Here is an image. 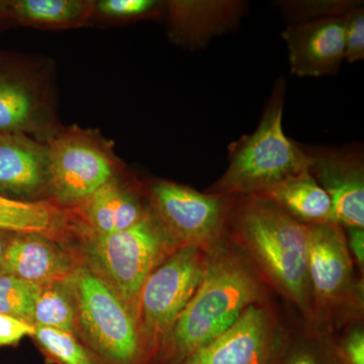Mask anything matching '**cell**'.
I'll list each match as a JSON object with an SVG mask.
<instances>
[{
  "instance_id": "6da1fadb",
  "label": "cell",
  "mask_w": 364,
  "mask_h": 364,
  "mask_svg": "<svg viewBox=\"0 0 364 364\" xmlns=\"http://www.w3.org/2000/svg\"><path fill=\"white\" fill-rule=\"evenodd\" d=\"M205 274L163 342L153 364H178L219 338L270 289L255 265L230 239L207 251Z\"/></svg>"
},
{
  "instance_id": "7a4b0ae2",
  "label": "cell",
  "mask_w": 364,
  "mask_h": 364,
  "mask_svg": "<svg viewBox=\"0 0 364 364\" xmlns=\"http://www.w3.org/2000/svg\"><path fill=\"white\" fill-rule=\"evenodd\" d=\"M227 237L255 265L269 287L313 325L309 279L310 226L260 196H232Z\"/></svg>"
},
{
  "instance_id": "3957f363",
  "label": "cell",
  "mask_w": 364,
  "mask_h": 364,
  "mask_svg": "<svg viewBox=\"0 0 364 364\" xmlns=\"http://www.w3.org/2000/svg\"><path fill=\"white\" fill-rule=\"evenodd\" d=\"M286 81H275L258 128L229 146V165L205 193L224 196L253 195L287 177L310 170L311 159L301 144L282 129Z\"/></svg>"
},
{
  "instance_id": "277c9868",
  "label": "cell",
  "mask_w": 364,
  "mask_h": 364,
  "mask_svg": "<svg viewBox=\"0 0 364 364\" xmlns=\"http://www.w3.org/2000/svg\"><path fill=\"white\" fill-rule=\"evenodd\" d=\"M85 265L97 274L138 322L139 301L151 273L178 249L149 213L117 233L93 234L80 229Z\"/></svg>"
},
{
  "instance_id": "5b68a950",
  "label": "cell",
  "mask_w": 364,
  "mask_h": 364,
  "mask_svg": "<svg viewBox=\"0 0 364 364\" xmlns=\"http://www.w3.org/2000/svg\"><path fill=\"white\" fill-rule=\"evenodd\" d=\"M76 336L104 364H150L138 322L117 294L85 264L68 277Z\"/></svg>"
},
{
  "instance_id": "8992f818",
  "label": "cell",
  "mask_w": 364,
  "mask_h": 364,
  "mask_svg": "<svg viewBox=\"0 0 364 364\" xmlns=\"http://www.w3.org/2000/svg\"><path fill=\"white\" fill-rule=\"evenodd\" d=\"M308 269L313 325L328 329L360 317L363 282L356 279L346 235L336 222L311 225Z\"/></svg>"
},
{
  "instance_id": "52a82bcc",
  "label": "cell",
  "mask_w": 364,
  "mask_h": 364,
  "mask_svg": "<svg viewBox=\"0 0 364 364\" xmlns=\"http://www.w3.org/2000/svg\"><path fill=\"white\" fill-rule=\"evenodd\" d=\"M208 252L196 246L176 249L148 277L139 301L138 326L149 363L205 274Z\"/></svg>"
},
{
  "instance_id": "ba28073f",
  "label": "cell",
  "mask_w": 364,
  "mask_h": 364,
  "mask_svg": "<svg viewBox=\"0 0 364 364\" xmlns=\"http://www.w3.org/2000/svg\"><path fill=\"white\" fill-rule=\"evenodd\" d=\"M148 198L151 214L177 247L196 246L208 251L227 238L232 196L158 181L151 184Z\"/></svg>"
},
{
  "instance_id": "9c48e42d",
  "label": "cell",
  "mask_w": 364,
  "mask_h": 364,
  "mask_svg": "<svg viewBox=\"0 0 364 364\" xmlns=\"http://www.w3.org/2000/svg\"><path fill=\"white\" fill-rule=\"evenodd\" d=\"M48 149L49 189L59 205L73 207L114 177V158L90 133L60 134Z\"/></svg>"
},
{
  "instance_id": "30bf717a",
  "label": "cell",
  "mask_w": 364,
  "mask_h": 364,
  "mask_svg": "<svg viewBox=\"0 0 364 364\" xmlns=\"http://www.w3.org/2000/svg\"><path fill=\"white\" fill-rule=\"evenodd\" d=\"M287 336L269 301L250 306L219 338L178 364H279Z\"/></svg>"
},
{
  "instance_id": "8fae6325",
  "label": "cell",
  "mask_w": 364,
  "mask_h": 364,
  "mask_svg": "<svg viewBox=\"0 0 364 364\" xmlns=\"http://www.w3.org/2000/svg\"><path fill=\"white\" fill-rule=\"evenodd\" d=\"M310 171L331 200L337 224L364 228V156L360 145L341 148L301 145Z\"/></svg>"
},
{
  "instance_id": "7c38bea8",
  "label": "cell",
  "mask_w": 364,
  "mask_h": 364,
  "mask_svg": "<svg viewBox=\"0 0 364 364\" xmlns=\"http://www.w3.org/2000/svg\"><path fill=\"white\" fill-rule=\"evenodd\" d=\"M282 38L294 75L321 77L338 73L345 57L342 16L289 25Z\"/></svg>"
},
{
  "instance_id": "4fadbf2b",
  "label": "cell",
  "mask_w": 364,
  "mask_h": 364,
  "mask_svg": "<svg viewBox=\"0 0 364 364\" xmlns=\"http://www.w3.org/2000/svg\"><path fill=\"white\" fill-rule=\"evenodd\" d=\"M166 7L170 37L177 44L195 50L238 28L248 4L239 0H191L169 1Z\"/></svg>"
},
{
  "instance_id": "5bb4252c",
  "label": "cell",
  "mask_w": 364,
  "mask_h": 364,
  "mask_svg": "<svg viewBox=\"0 0 364 364\" xmlns=\"http://www.w3.org/2000/svg\"><path fill=\"white\" fill-rule=\"evenodd\" d=\"M79 263L55 239L40 234H16L9 242L0 273L45 287L63 282Z\"/></svg>"
},
{
  "instance_id": "9a60e30c",
  "label": "cell",
  "mask_w": 364,
  "mask_h": 364,
  "mask_svg": "<svg viewBox=\"0 0 364 364\" xmlns=\"http://www.w3.org/2000/svg\"><path fill=\"white\" fill-rule=\"evenodd\" d=\"M150 213L135 189L112 177L97 191L71 207L79 228L93 234L117 233L142 221Z\"/></svg>"
},
{
  "instance_id": "2e32d148",
  "label": "cell",
  "mask_w": 364,
  "mask_h": 364,
  "mask_svg": "<svg viewBox=\"0 0 364 364\" xmlns=\"http://www.w3.org/2000/svg\"><path fill=\"white\" fill-rule=\"evenodd\" d=\"M45 188H49L48 146L4 134L0 139V193L33 196Z\"/></svg>"
},
{
  "instance_id": "e0dca14e",
  "label": "cell",
  "mask_w": 364,
  "mask_h": 364,
  "mask_svg": "<svg viewBox=\"0 0 364 364\" xmlns=\"http://www.w3.org/2000/svg\"><path fill=\"white\" fill-rule=\"evenodd\" d=\"M252 196L267 198L308 226L335 222L331 200L310 170L287 177Z\"/></svg>"
},
{
  "instance_id": "ac0fdd59",
  "label": "cell",
  "mask_w": 364,
  "mask_h": 364,
  "mask_svg": "<svg viewBox=\"0 0 364 364\" xmlns=\"http://www.w3.org/2000/svg\"><path fill=\"white\" fill-rule=\"evenodd\" d=\"M65 223V213L54 203L47 200L26 202L0 195V230L2 231L40 234L55 239L61 233Z\"/></svg>"
},
{
  "instance_id": "d6986e66",
  "label": "cell",
  "mask_w": 364,
  "mask_h": 364,
  "mask_svg": "<svg viewBox=\"0 0 364 364\" xmlns=\"http://www.w3.org/2000/svg\"><path fill=\"white\" fill-rule=\"evenodd\" d=\"M93 9L82 0H20L11 4V14L26 25L69 28L87 21Z\"/></svg>"
},
{
  "instance_id": "ffe728a7",
  "label": "cell",
  "mask_w": 364,
  "mask_h": 364,
  "mask_svg": "<svg viewBox=\"0 0 364 364\" xmlns=\"http://www.w3.org/2000/svg\"><path fill=\"white\" fill-rule=\"evenodd\" d=\"M33 326L54 328L76 336V308L68 279L41 289L33 311Z\"/></svg>"
},
{
  "instance_id": "44dd1931",
  "label": "cell",
  "mask_w": 364,
  "mask_h": 364,
  "mask_svg": "<svg viewBox=\"0 0 364 364\" xmlns=\"http://www.w3.org/2000/svg\"><path fill=\"white\" fill-rule=\"evenodd\" d=\"M37 105L32 93L16 81L0 78V134L35 129Z\"/></svg>"
},
{
  "instance_id": "7402d4cb",
  "label": "cell",
  "mask_w": 364,
  "mask_h": 364,
  "mask_svg": "<svg viewBox=\"0 0 364 364\" xmlns=\"http://www.w3.org/2000/svg\"><path fill=\"white\" fill-rule=\"evenodd\" d=\"M33 338L45 358L54 364H104L71 333L35 326Z\"/></svg>"
},
{
  "instance_id": "603a6c76",
  "label": "cell",
  "mask_w": 364,
  "mask_h": 364,
  "mask_svg": "<svg viewBox=\"0 0 364 364\" xmlns=\"http://www.w3.org/2000/svg\"><path fill=\"white\" fill-rule=\"evenodd\" d=\"M42 287L0 273V314L33 325V311Z\"/></svg>"
},
{
  "instance_id": "cb8c5ba5",
  "label": "cell",
  "mask_w": 364,
  "mask_h": 364,
  "mask_svg": "<svg viewBox=\"0 0 364 364\" xmlns=\"http://www.w3.org/2000/svg\"><path fill=\"white\" fill-rule=\"evenodd\" d=\"M358 2L354 0H280L274 4L289 26L321 18H341Z\"/></svg>"
},
{
  "instance_id": "d4e9b609",
  "label": "cell",
  "mask_w": 364,
  "mask_h": 364,
  "mask_svg": "<svg viewBox=\"0 0 364 364\" xmlns=\"http://www.w3.org/2000/svg\"><path fill=\"white\" fill-rule=\"evenodd\" d=\"M279 364H341L335 345L311 333L305 338L289 340L282 350Z\"/></svg>"
},
{
  "instance_id": "484cf974",
  "label": "cell",
  "mask_w": 364,
  "mask_h": 364,
  "mask_svg": "<svg viewBox=\"0 0 364 364\" xmlns=\"http://www.w3.org/2000/svg\"><path fill=\"white\" fill-rule=\"evenodd\" d=\"M344 26L345 57L348 63L364 59V7L358 1L342 16Z\"/></svg>"
},
{
  "instance_id": "4316f807",
  "label": "cell",
  "mask_w": 364,
  "mask_h": 364,
  "mask_svg": "<svg viewBox=\"0 0 364 364\" xmlns=\"http://www.w3.org/2000/svg\"><path fill=\"white\" fill-rule=\"evenodd\" d=\"M162 2L155 0H102L95 4L98 13L112 18H138L158 16Z\"/></svg>"
},
{
  "instance_id": "83f0119b",
  "label": "cell",
  "mask_w": 364,
  "mask_h": 364,
  "mask_svg": "<svg viewBox=\"0 0 364 364\" xmlns=\"http://www.w3.org/2000/svg\"><path fill=\"white\" fill-rule=\"evenodd\" d=\"M341 364H364V331L363 326H353L347 331L338 346L335 345Z\"/></svg>"
},
{
  "instance_id": "f1b7e54d",
  "label": "cell",
  "mask_w": 364,
  "mask_h": 364,
  "mask_svg": "<svg viewBox=\"0 0 364 364\" xmlns=\"http://www.w3.org/2000/svg\"><path fill=\"white\" fill-rule=\"evenodd\" d=\"M35 326L20 318L0 314V347L14 346L26 336L33 337Z\"/></svg>"
},
{
  "instance_id": "f546056e",
  "label": "cell",
  "mask_w": 364,
  "mask_h": 364,
  "mask_svg": "<svg viewBox=\"0 0 364 364\" xmlns=\"http://www.w3.org/2000/svg\"><path fill=\"white\" fill-rule=\"evenodd\" d=\"M346 229L347 247L351 257L358 263L363 273L364 267V228L352 227Z\"/></svg>"
},
{
  "instance_id": "4dcf8cb0",
  "label": "cell",
  "mask_w": 364,
  "mask_h": 364,
  "mask_svg": "<svg viewBox=\"0 0 364 364\" xmlns=\"http://www.w3.org/2000/svg\"><path fill=\"white\" fill-rule=\"evenodd\" d=\"M9 233H11V232L0 230V268H1L2 263H4V256H6L9 242H11V238H13V236H11Z\"/></svg>"
},
{
  "instance_id": "1f68e13d",
  "label": "cell",
  "mask_w": 364,
  "mask_h": 364,
  "mask_svg": "<svg viewBox=\"0 0 364 364\" xmlns=\"http://www.w3.org/2000/svg\"><path fill=\"white\" fill-rule=\"evenodd\" d=\"M4 134H0V139L2 138V136H4Z\"/></svg>"
}]
</instances>
